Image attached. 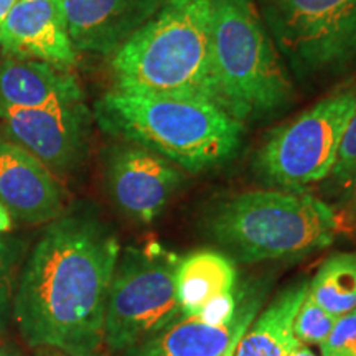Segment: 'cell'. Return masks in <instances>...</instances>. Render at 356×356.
Instances as JSON below:
<instances>
[{
    "label": "cell",
    "instance_id": "6da1fadb",
    "mask_svg": "<svg viewBox=\"0 0 356 356\" xmlns=\"http://www.w3.org/2000/svg\"><path fill=\"white\" fill-rule=\"evenodd\" d=\"M121 254L115 234L86 210L50 221L22 266L12 315L24 341L66 356H104V320Z\"/></svg>",
    "mask_w": 356,
    "mask_h": 356
},
{
    "label": "cell",
    "instance_id": "7a4b0ae2",
    "mask_svg": "<svg viewBox=\"0 0 356 356\" xmlns=\"http://www.w3.org/2000/svg\"><path fill=\"white\" fill-rule=\"evenodd\" d=\"M95 118L102 131L170 160L188 173L225 165L241 147L244 126L213 102L136 92H106Z\"/></svg>",
    "mask_w": 356,
    "mask_h": 356
},
{
    "label": "cell",
    "instance_id": "3957f363",
    "mask_svg": "<svg viewBox=\"0 0 356 356\" xmlns=\"http://www.w3.org/2000/svg\"><path fill=\"white\" fill-rule=\"evenodd\" d=\"M213 0H168L111 55L118 91L218 106L211 74Z\"/></svg>",
    "mask_w": 356,
    "mask_h": 356
},
{
    "label": "cell",
    "instance_id": "277c9868",
    "mask_svg": "<svg viewBox=\"0 0 356 356\" xmlns=\"http://www.w3.org/2000/svg\"><path fill=\"white\" fill-rule=\"evenodd\" d=\"M208 233L234 261L261 262L305 256L335 243V208L307 191L252 190L218 202Z\"/></svg>",
    "mask_w": 356,
    "mask_h": 356
},
{
    "label": "cell",
    "instance_id": "5b68a950",
    "mask_svg": "<svg viewBox=\"0 0 356 356\" xmlns=\"http://www.w3.org/2000/svg\"><path fill=\"white\" fill-rule=\"evenodd\" d=\"M211 74L218 106L243 124L293 101L291 76L254 0H213Z\"/></svg>",
    "mask_w": 356,
    "mask_h": 356
},
{
    "label": "cell",
    "instance_id": "8992f818",
    "mask_svg": "<svg viewBox=\"0 0 356 356\" xmlns=\"http://www.w3.org/2000/svg\"><path fill=\"white\" fill-rule=\"evenodd\" d=\"M259 13L300 81L356 68V0H261Z\"/></svg>",
    "mask_w": 356,
    "mask_h": 356
},
{
    "label": "cell",
    "instance_id": "52a82bcc",
    "mask_svg": "<svg viewBox=\"0 0 356 356\" xmlns=\"http://www.w3.org/2000/svg\"><path fill=\"white\" fill-rule=\"evenodd\" d=\"M175 252L159 243L121 251L111 282L104 320V345L126 353L181 317Z\"/></svg>",
    "mask_w": 356,
    "mask_h": 356
},
{
    "label": "cell",
    "instance_id": "ba28073f",
    "mask_svg": "<svg viewBox=\"0 0 356 356\" xmlns=\"http://www.w3.org/2000/svg\"><path fill=\"white\" fill-rule=\"evenodd\" d=\"M355 109V83L325 96L267 136L256 155V172L279 190L305 191L325 181Z\"/></svg>",
    "mask_w": 356,
    "mask_h": 356
},
{
    "label": "cell",
    "instance_id": "9c48e42d",
    "mask_svg": "<svg viewBox=\"0 0 356 356\" xmlns=\"http://www.w3.org/2000/svg\"><path fill=\"white\" fill-rule=\"evenodd\" d=\"M0 119L3 136L51 172L76 170L86 157L91 114L84 102L48 109H7Z\"/></svg>",
    "mask_w": 356,
    "mask_h": 356
},
{
    "label": "cell",
    "instance_id": "30bf717a",
    "mask_svg": "<svg viewBox=\"0 0 356 356\" xmlns=\"http://www.w3.org/2000/svg\"><path fill=\"white\" fill-rule=\"evenodd\" d=\"M106 177L111 197L132 220L152 222L185 184V172L170 160L131 142L108 155Z\"/></svg>",
    "mask_w": 356,
    "mask_h": 356
},
{
    "label": "cell",
    "instance_id": "8fae6325",
    "mask_svg": "<svg viewBox=\"0 0 356 356\" xmlns=\"http://www.w3.org/2000/svg\"><path fill=\"white\" fill-rule=\"evenodd\" d=\"M0 207L12 220L42 225L63 215V191L55 175L24 147L0 134Z\"/></svg>",
    "mask_w": 356,
    "mask_h": 356
},
{
    "label": "cell",
    "instance_id": "7c38bea8",
    "mask_svg": "<svg viewBox=\"0 0 356 356\" xmlns=\"http://www.w3.org/2000/svg\"><path fill=\"white\" fill-rule=\"evenodd\" d=\"M76 51L113 55L168 0H60Z\"/></svg>",
    "mask_w": 356,
    "mask_h": 356
},
{
    "label": "cell",
    "instance_id": "4fadbf2b",
    "mask_svg": "<svg viewBox=\"0 0 356 356\" xmlns=\"http://www.w3.org/2000/svg\"><path fill=\"white\" fill-rule=\"evenodd\" d=\"M0 48L22 60L76 63L60 0H19L0 25Z\"/></svg>",
    "mask_w": 356,
    "mask_h": 356
},
{
    "label": "cell",
    "instance_id": "5bb4252c",
    "mask_svg": "<svg viewBox=\"0 0 356 356\" xmlns=\"http://www.w3.org/2000/svg\"><path fill=\"white\" fill-rule=\"evenodd\" d=\"M83 102V89L66 66L40 60L0 63V113L48 109Z\"/></svg>",
    "mask_w": 356,
    "mask_h": 356
},
{
    "label": "cell",
    "instance_id": "9a60e30c",
    "mask_svg": "<svg viewBox=\"0 0 356 356\" xmlns=\"http://www.w3.org/2000/svg\"><path fill=\"white\" fill-rule=\"evenodd\" d=\"M241 310L233 322L215 325L193 315H181L149 340L126 351V356H220L238 328Z\"/></svg>",
    "mask_w": 356,
    "mask_h": 356
},
{
    "label": "cell",
    "instance_id": "2e32d148",
    "mask_svg": "<svg viewBox=\"0 0 356 356\" xmlns=\"http://www.w3.org/2000/svg\"><path fill=\"white\" fill-rule=\"evenodd\" d=\"M309 292V280L292 284L249 325L234 356H289L300 341L293 335V318Z\"/></svg>",
    "mask_w": 356,
    "mask_h": 356
},
{
    "label": "cell",
    "instance_id": "e0dca14e",
    "mask_svg": "<svg viewBox=\"0 0 356 356\" xmlns=\"http://www.w3.org/2000/svg\"><path fill=\"white\" fill-rule=\"evenodd\" d=\"M234 261L216 251H195L180 257L175 270L177 297L181 315H198L216 297L236 292Z\"/></svg>",
    "mask_w": 356,
    "mask_h": 356
},
{
    "label": "cell",
    "instance_id": "ac0fdd59",
    "mask_svg": "<svg viewBox=\"0 0 356 356\" xmlns=\"http://www.w3.org/2000/svg\"><path fill=\"white\" fill-rule=\"evenodd\" d=\"M309 293L335 317L356 309V252H338L325 259L309 282Z\"/></svg>",
    "mask_w": 356,
    "mask_h": 356
},
{
    "label": "cell",
    "instance_id": "d6986e66",
    "mask_svg": "<svg viewBox=\"0 0 356 356\" xmlns=\"http://www.w3.org/2000/svg\"><path fill=\"white\" fill-rule=\"evenodd\" d=\"M26 252L25 239L0 233V330L12 315L13 296Z\"/></svg>",
    "mask_w": 356,
    "mask_h": 356
},
{
    "label": "cell",
    "instance_id": "ffe728a7",
    "mask_svg": "<svg viewBox=\"0 0 356 356\" xmlns=\"http://www.w3.org/2000/svg\"><path fill=\"white\" fill-rule=\"evenodd\" d=\"M335 315L320 307L307 292L305 299L297 310L293 318V335L302 345H322L330 335L333 325L337 323Z\"/></svg>",
    "mask_w": 356,
    "mask_h": 356
},
{
    "label": "cell",
    "instance_id": "44dd1931",
    "mask_svg": "<svg viewBox=\"0 0 356 356\" xmlns=\"http://www.w3.org/2000/svg\"><path fill=\"white\" fill-rule=\"evenodd\" d=\"M327 180L330 181L333 188L345 191L348 197L353 193L356 186V109L351 115L348 126H346L340 150L337 155V162Z\"/></svg>",
    "mask_w": 356,
    "mask_h": 356
},
{
    "label": "cell",
    "instance_id": "7402d4cb",
    "mask_svg": "<svg viewBox=\"0 0 356 356\" xmlns=\"http://www.w3.org/2000/svg\"><path fill=\"white\" fill-rule=\"evenodd\" d=\"M320 348L322 356H356V309L337 318Z\"/></svg>",
    "mask_w": 356,
    "mask_h": 356
},
{
    "label": "cell",
    "instance_id": "603a6c76",
    "mask_svg": "<svg viewBox=\"0 0 356 356\" xmlns=\"http://www.w3.org/2000/svg\"><path fill=\"white\" fill-rule=\"evenodd\" d=\"M259 305H261V299H257V297L244 302V304L241 305V318H239L238 328H236L234 335H233V338H231L228 348L222 351L220 356H234L236 348H238V345H239V341H241L244 332L248 330L249 325L254 322V317L257 315V310H259Z\"/></svg>",
    "mask_w": 356,
    "mask_h": 356
},
{
    "label": "cell",
    "instance_id": "cb8c5ba5",
    "mask_svg": "<svg viewBox=\"0 0 356 356\" xmlns=\"http://www.w3.org/2000/svg\"><path fill=\"white\" fill-rule=\"evenodd\" d=\"M12 229V216L3 207H0V233H8Z\"/></svg>",
    "mask_w": 356,
    "mask_h": 356
},
{
    "label": "cell",
    "instance_id": "d4e9b609",
    "mask_svg": "<svg viewBox=\"0 0 356 356\" xmlns=\"http://www.w3.org/2000/svg\"><path fill=\"white\" fill-rule=\"evenodd\" d=\"M17 2H19V0H0V25H2V22L6 20L8 12L12 10V7L15 6Z\"/></svg>",
    "mask_w": 356,
    "mask_h": 356
},
{
    "label": "cell",
    "instance_id": "484cf974",
    "mask_svg": "<svg viewBox=\"0 0 356 356\" xmlns=\"http://www.w3.org/2000/svg\"><path fill=\"white\" fill-rule=\"evenodd\" d=\"M289 356H317V355H315L314 351H312V350L309 348V346L300 343Z\"/></svg>",
    "mask_w": 356,
    "mask_h": 356
},
{
    "label": "cell",
    "instance_id": "4316f807",
    "mask_svg": "<svg viewBox=\"0 0 356 356\" xmlns=\"http://www.w3.org/2000/svg\"><path fill=\"white\" fill-rule=\"evenodd\" d=\"M0 356H24L19 350L13 348L10 345L0 346Z\"/></svg>",
    "mask_w": 356,
    "mask_h": 356
},
{
    "label": "cell",
    "instance_id": "83f0119b",
    "mask_svg": "<svg viewBox=\"0 0 356 356\" xmlns=\"http://www.w3.org/2000/svg\"><path fill=\"white\" fill-rule=\"evenodd\" d=\"M350 202H351V208H353V213L356 215V186H355L353 193L350 195Z\"/></svg>",
    "mask_w": 356,
    "mask_h": 356
}]
</instances>
